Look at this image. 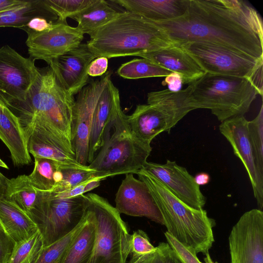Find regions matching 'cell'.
<instances>
[{
    "label": "cell",
    "mask_w": 263,
    "mask_h": 263,
    "mask_svg": "<svg viewBox=\"0 0 263 263\" xmlns=\"http://www.w3.org/2000/svg\"><path fill=\"white\" fill-rule=\"evenodd\" d=\"M154 22L175 45L206 42L263 59L261 19L242 1L190 0L182 16Z\"/></svg>",
    "instance_id": "1"
},
{
    "label": "cell",
    "mask_w": 263,
    "mask_h": 263,
    "mask_svg": "<svg viewBox=\"0 0 263 263\" xmlns=\"http://www.w3.org/2000/svg\"><path fill=\"white\" fill-rule=\"evenodd\" d=\"M39 76L25 99L17 100L3 94L6 103L18 118L23 128L34 123L43 124L72 147L74 96L49 65L39 68Z\"/></svg>",
    "instance_id": "2"
},
{
    "label": "cell",
    "mask_w": 263,
    "mask_h": 263,
    "mask_svg": "<svg viewBox=\"0 0 263 263\" xmlns=\"http://www.w3.org/2000/svg\"><path fill=\"white\" fill-rule=\"evenodd\" d=\"M89 36L86 44L96 58L139 57L175 45L153 21L126 11Z\"/></svg>",
    "instance_id": "3"
},
{
    "label": "cell",
    "mask_w": 263,
    "mask_h": 263,
    "mask_svg": "<svg viewBox=\"0 0 263 263\" xmlns=\"http://www.w3.org/2000/svg\"><path fill=\"white\" fill-rule=\"evenodd\" d=\"M136 174L148 187L170 234L196 253L209 252L215 242L214 219L206 210L193 208L175 196L167 187L143 169Z\"/></svg>",
    "instance_id": "4"
},
{
    "label": "cell",
    "mask_w": 263,
    "mask_h": 263,
    "mask_svg": "<svg viewBox=\"0 0 263 263\" xmlns=\"http://www.w3.org/2000/svg\"><path fill=\"white\" fill-rule=\"evenodd\" d=\"M190 84L191 100L195 109H210L221 122L244 116L259 95L252 81L244 77L205 72Z\"/></svg>",
    "instance_id": "5"
},
{
    "label": "cell",
    "mask_w": 263,
    "mask_h": 263,
    "mask_svg": "<svg viewBox=\"0 0 263 263\" xmlns=\"http://www.w3.org/2000/svg\"><path fill=\"white\" fill-rule=\"evenodd\" d=\"M152 150L132 133L121 106L108 125L104 143L88 167L108 177L141 170Z\"/></svg>",
    "instance_id": "6"
},
{
    "label": "cell",
    "mask_w": 263,
    "mask_h": 263,
    "mask_svg": "<svg viewBox=\"0 0 263 263\" xmlns=\"http://www.w3.org/2000/svg\"><path fill=\"white\" fill-rule=\"evenodd\" d=\"M191 90L189 84L177 92L165 89L149 92L147 104L137 105L134 111L127 116L132 133L149 144L161 133H169L179 121L195 109L191 100Z\"/></svg>",
    "instance_id": "7"
},
{
    "label": "cell",
    "mask_w": 263,
    "mask_h": 263,
    "mask_svg": "<svg viewBox=\"0 0 263 263\" xmlns=\"http://www.w3.org/2000/svg\"><path fill=\"white\" fill-rule=\"evenodd\" d=\"M90 205L87 195L70 198L57 197L52 191L37 190L33 208L28 214L41 233L43 247L64 237L82 220Z\"/></svg>",
    "instance_id": "8"
},
{
    "label": "cell",
    "mask_w": 263,
    "mask_h": 263,
    "mask_svg": "<svg viewBox=\"0 0 263 263\" xmlns=\"http://www.w3.org/2000/svg\"><path fill=\"white\" fill-rule=\"evenodd\" d=\"M96 217V234L87 263H126L130 254V236L120 213L104 198L86 194Z\"/></svg>",
    "instance_id": "9"
},
{
    "label": "cell",
    "mask_w": 263,
    "mask_h": 263,
    "mask_svg": "<svg viewBox=\"0 0 263 263\" xmlns=\"http://www.w3.org/2000/svg\"><path fill=\"white\" fill-rule=\"evenodd\" d=\"M180 46L205 72L249 78L262 96L263 59L206 42H190Z\"/></svg>",
    "instance_id": "10"
},
{
    "label": "cell",
    "mask_w": 263,
    "mask_h": 263,
    "mask_svg": "<svg viewBox=\"0 0 263 263\" xmlns=\"http://www.w3.org/2000/svg\"><path fill=\"white\" fill-rule=\"evenodd\" d=\"M111 73L106 72L101 78L91 80L77 95L73 112L72 147L77 161L88 163L89 140L94 111Z\"/></svg>",
    "instance_id": "11"
},
{
    "label": "cell",
    "mask_w": 263,
    "mask_h": 263,
    "mask_svg": "<svg viewBox=\"0 0 263 263\" xmlns=\"http://www.w3.org/2000/svg\"><path fill=\"white\" fill-rule=\"evenodd\" d=\"M27 33L26 45L29 58L42 60L49 65L54 60L78 47L84 34L77 27L56 21L48 30L37 32L26 25L19 28Z\"/></svg>",
    "instance_id": "12"
},
{
    "label": "cell",
    "mask_w": 263,
    "mask_h": 263,
    "mask_svg": "<svg viewBox=\"0 0 263 263\" xmlns=\"http://www.w3.org/2000/svg\"><path fill=\"white\" fill-rule=\"evenodd\" d=\"M231 263H263V212H245L228 238Z\"/></svg>",
    "instance_id": "13"
},
{
    "label": "cell",
    "mask_w": 263,
    "mask_h": 263,
    "mask_svg": "<svg viewBox=\"0 0 263 263\" xmlns=\"http://www.w3.org/2000/svg\"><path fill=\"white\" fill-rule=\"evenodd\" d=\"M39 74L34 61L8 45L0 48V91L5 96L25 100Z\"/></svg>",
    "instance_id": "14"
},
{
    "label": "cell",
    "mask_w": 263,
    "mask_h": 263,
    "mask_svg": "<svg viewBox=\"0 0 263 263\" xmlns=\"http://www.w3.org/2000/svg\"><path fill=\"white\" fill-rule=\"evenodd\" d=\"M248 121L244 116L226 120L219 126L220 133L231 145L234 155L241 161L248 173L258 209H263V175L257 169L251 144Z\"/></svg>",
    "instance_id": "15"
},
{
    "label": "cell",
    "mask_w": 263,
    "mask_h": 263,
    "mask_svg": "<svg viewBox=\"0 0 263 263\" xmlns=\"http://www.w3.org/2000/svg\"><path fill=\"white\" fill-rule=\"evenodd\" d=\"M23 129L28 152L34 158L53 160L64 168L90 169L77 161L72 147L52 129L34 123Z\"/></svg>",
    "instance_id": "16"
},
{
    "label": "cell",
    "mask_w": 263,
    "mask_h": 263,
    "mask_svg": "<svg viewBox=\"0 0 263 263\" xmlns=\"http://www.w3.org/2000/svg\"><path fill=\"white\" fill-rule=\"evenodd\" d=\"M142 169L161 182L190 206L196 209L204 206L206 198L200 186L195 183L194 177L186 168L175 161L167 159L164 164L147 161Z\"/></svg>",
    "instance_id": "17"
},
{
    "label": "cell",
    "mask_w": 263,
    "mask_h": 263,
    "mask_svg": "<svg viewBox=\"0 0 263 263\" xmlns=\"http://www.w3.org/2000/svg\"><path fill=\"white\" fill-rule=\"evenodd\" d=\"M115 208L120 213L145 217L163 225L162 216L146 184L132 173L125 174L115 198Z\"/></svg>",
    "instance_id": "18"
},
{
    "label": "cell",
    "mask_w": 263,
    "mask_h": 263,
    "mask_svg": "<svg viewBox=\"0 0 263 263\" xmlns=\"http://www.w3.org/2000/svg\"><path fill=\"white\" fill-rule=\"evenodd\" d=\"M96 58L87 44L81 43L78 47L54 60L48 65L65 88L74 96L89 83L88 68Z\"/></svg>",
    "instance_id": "19"
},
{
    "label": "cell",
    "mask_w": 263,
    "mask_h": 263,
    "mask_svg": "<svg viewBox=\"0 0 263 263\" xmlns=\"http://www.w3.org/2000/svg\"><path fill=\"white\" fill-rule=\"evenodd\" d=\"M120 107L119 90L110 79L100 96L94 111L89 140V164L102 146L107 127Z\"/></svg>",
    "instance_id": "20"
},
{
    "label": "cell",
    "mask_w": 263,
    "mask_h": 263,
    "mask_svg": "<svg viewBox=\"0 0 263 263\" xmlns=\"http://www.w3.org/2000/svg\"><path fill=\"white\" fill-rule=\"evenodd\" d=\"M0 140L9 151L14 166H21L31 163L26 139L20 120L8 107L1 91Z\"/></svg>",
    "instance_id": "21"
},
{
    "label": "cell",
    "mask_w": 263,
    "mask_h": 263,
    "mask_svg": "<svg viewBox=\"0 0 263 263\" xmlns=\"http://www.w3.org/2000/svg\"><path fill=\"white\" fill-rule=\"evenodd\" d=\"M139 57L148 59L160 67L179 74L183 84L191 83L201 77L204 71L180 45H173Z\"/></svg>",
    "instance_id": "22"
},
{
    "label": "cell",
    "mask_w": 263,
    "mask_h": 263,
    "mask_svg": "<svg viewBox=\"0 0 263 263\" xmlns=\"http://www.w3.org/2000/svg\"><path fill=\"white\" fill-rule=\"evenodd\" d=\"M190 0H114L128 11L154 22L173 20L182 16Z\"/></svg>",
    "instance_id": "23"
},
{
    "label": "cell",
    "mask_w": 263,
    "mask_h": 263,
    "mask_svg": "<svg viewBox=\"0 0 263 263\" xmlns=\"http://www.w3.org/2000/svg\"><path fill=\"white\" fill-rule=\"evenodd\" d=\"M34 17L43 18L52 23L58 18L45 0H25L19 5L0 11V27L18 29Z\"/></svg>",
    "instance_id": "24"
},
{
    "label": "cell",
    "mask_w": 263,
    "mask_h": 263,
    "mask_svg": "<svg viewBox=\"0 0 263 263\" xmlns=\"http://www.w3.org/2000/svg\"><path fill=\"white\" fill-rule=\"evenodd\" d=\"M0 221L16 243L28 238L38 230L25 212L5 198L0 199Z\"/></svg>",
    "instance_id": "25"
},
{
    "label": "cell",
    "mask_w": 263,
    "mask_h": 263,
    "mask_svg": "<svg viewBox=\"0 0 263 263\" xmlns=\"http://www.w3.org/2000/svg\"><path fill=\"white\" fill-rule=\"evenodd\" d=\"M120 12L116 11L107 1H95L81 11L69 16L78 22V29L84 34L89 35L118 16Z\"/></svg>",
    "instance_id": "26"
},
{
    "label": "cell",
    "mask_w": 263,
    "mask_h": 263,
    "mask_svg": "<svg viewBox=\"0 0 263 263\" xmlns=\"http://www.w3.org/2000/svg\"><path fill=\"white\" fill-rule=\"evenodd\" d=\"M96 227L95 215L89 206L86 222L68 248L62 263H87L94 247Z\"/></svg>",
    "instance_id": "27"
},
{
    "label": "cell",
    "mask_w": 263,
    "mask_h": 263,
    "mask_svg": "<svg viewBox=\"0 0 263 263\" xmlns=\"http://www.w3.org/2000/svg\"><path fill=\"white\" fill-rule=\"evenodd\" d=\"M63 168L60 164L53 160L34 158L33 170L28 176L34 188L42 191H50L62 181Z\"/></svg>",
    "instance_id": "28"
},
{
    "label": "cell",
    "mask_w": 263,
    "mask_h": 263,
    "mask_svg": "<svg viewBox=\"0 0 263 263\" xmlns=\"http://www.w3.org/2000/svg\"><path fill=\"white\" fill-rule=\"evenodd\" d=\"M37 195V190L32 185L28 175H19L8 179L5 198L27 214L33 208Z\"/></svg>",
    "instance_id": "29"
},
{
    "label": "cell",
    "mask_w": 263,
    "mask_h": 263,
    "mask_svg": "<svg viewBox=\"0 0 263 263\" xmlns=\"http://www.w3.org/2000/svg\"><path fill=\"white\" fill-rule=\"evenodd\" d=\"M118 74L126 79H139L151 77H166L173 73L151 61L144 59H135L122 64L117 70Z\"/></svg>",
    "instance_id": "30"
},
{
    "label": "cell",
    "mask_w": 263,
    "mask_h": 263,
    "mask_svg": "<svg viewBox=\"0 0 263 263\" xmlns=\"http://www.w3.org/2000/svg\"><path fill=\"white\" fill-rule=\"evenodd\" d=\"M86 221V213L82 220L67 235L43 247L35 263H62L67 250Z\"/></svg>",
    "instance_id": "31"
},
{
    "label": "cell",
    "mask_w": 263,
    "mask_h": 263,
    "mask_svg": "<svg viewBox=\"0 0 263 263\" xmlns=\"http://www.w3.org/2000/svg\"><path fill=\"white\" fill-rule=\"evenodd\" d=\"M39 230L28 238L16 243L8 263H35L43 248Z\"/></svg>",
    "instance_id": "32"
},
{
    "label": "cell",
    "mask_w": 263,
    "mask_h": 263,
    "mask_svg": "<svg viewBox=\"0 0 263 263\" xmlns=\"http://www.w3.org/2000/svg\"><path fill=\"white\" fill-rule=\"evenodd\" d=\"M249 138L253 149L256 165L259 173L263 175V105L256 117L248 121Z\"/></svg>",
    "instance_id": "33"
},
{
    "label": "cell",
    "mask_w": 263,
    "mask_h": 263,
    "mask_svg": "<svg viewBox=\"0 0 263 263\" xmlns=\"http://www.w3.org/2000/svg\"><path fill=\"white\" fill-rule=\"evenodd\" d=\"M62 181L52 191L61 192L70 190L91 179L102 177L105 179L108 176L95 170L63 168Z\"/></svg>",
    "instance_id": "34"
},
{
    "label": "cell",
    "mask_w": 263,
    "mask_h": 263,
    "mask_svg": "<svg viewBox=\"0 0 263 263\" xmlns=\"http://www.w3.org/2000/svg\"><path fill=\"white\" fill-rule=\"evenodd\" d=\"M95 0H45L47 5L57 16V21L66 23V18L84 9Z\"/></svg>",
    "instance_id": "35"
},
{
    "label": "cell",
    "mask_w": 263,
    "mask_h": 263,
    "mask_svg": "<svg viewBox=\"0 0 263 263\" xmlns=\"http://www.w3.org/2000/svg\"><path fill=\"white\" fill-rule=\"evenodd\" d=\"M128 263H181L167 242H161L153 252L138 256H132Z\"/></svg>",
    "instance_id": "36"
},
{
    "label": "cell",
    "mask_w": 263,
    "mask_h": 263,
    "mask_svg": "<svg viewBox=\"0 0 263 263\" xmlns=\"http://www.w3.org/2000/svg\"><path fill=\"white\" fill-rule=\"evenodd\" d=\"M164 236L181 263H201L194 249L181 243L166 231Z\"/></svg>",
    "instance_id": "37"
},
{
    "label": "cell",
    "mask_w": 263,
    "mask_h": 263,
    "mask_svg": "<svg viewBox=\"0 0 263 263\" xmlns=\"http://www.w3.org/2000/svg\"><path fill=\"white\" fill-rule=\"evenodd\" d=\"M130 254L138 256L154 252L156 249L150 242L146 233L141 230L134 231L130 236Z\"/></svg>",
    "instance_id": "38"
},
{
    "label": "cell",
    "mask_w": 263,
    "mask_h": 263,
    "mask_svg": "<svg viewBox=\"0 0 263 263\" xmlns=\"http://www.w3.org/2000/svg\"><path fill=\"white\" fill-rule=\"evenodd\" d=\"M104 179V178L102 177L95 178L65 191L61 192L52 191L54 193L57 197L60 198H70L76 197L85 194V193L97 187L100 185L101 181Z\"/></svg>",
    "instance_id": "39"
},
{
    "label": "cell",
    "mask_w": 263,
    "mask_h": 263,
    "mask_svg": "<svg viewBox=\"0 0 263 263\" xmlns=\"http://www.w3.org/2000/svg\"><path fill=\"white\" fill-rule=\"evenodd\" d=\"M15 244L0 221V263H8Z\"/></svg>",
    "instance_id": "40"
},
{
    "label": "cell",
    "mask_w": 263,
    "mask_h": 263,
    "mask_svg": "<svg viewBox=\"0 0 263 263\" xmlns=\"http://www.w3.org/2000/svg\"><path fill=\"white\" fill-rule=\"evenodd\" d=\"M108 66V59L105 57H98L89 64L88 68L89 76L95 77L102 76L106 73Z\"/></svg>",
    "instance_id": "41"
},
{
    "label": "cell",
    "mask_w": 263,
    "mask_h": 263,
    "mask_svg": "<svg viewBox=\"0 0 263 263\" xmlns=\"http://www.w3.org/2000/svg\"><path fill=\"white\" fill-rule=\"evenodd\" d=\"M164 84H167L168 90L172 92H177L181 89L183 81L181 76L175 72H173L165 77Z\"/></svg>",
    "instance_id": "42"
},
{
    "label": "cell",
    "mask_w": 263,
    "mask_h": 263,
    "mask_svg": "<svg viewBox=\"0 0 263 263\" xmlns=\"http://www.w3.org/2000/svg\"><path fill=\"white\" fill-rule=\"evenodd\" d=\"M52 23H49L46 19L41 17H34L31 19L26 26L37 32H41L50 28Z\"/></svg>",
    "instance_id": "43"
},
{
    "label": "cell",
    "mask_w": 263,
    "mask_h": 263,
    "mask_svg": "<svg viewBox=\"0 0 263 263\" xmlns=\"http://www.w3.org/2000/svg\"><path fill=\"white\" fill-rule=\"evenodd\" d=\"M211 177L210 175L205 172H200L196 175L194 177L195 183L200 185H204L209 183Z\"/></svg>",
    "instance_id": "44"
},
{
    "label": "cell",
    "mask_w": 263,
    "mask_h": 263,
    "mask_svg": "<svg viewBox=\"0 0 263 263\" xmlns=\"http://www.w3.org/2000/svg\"><path fill=\"white\" fill-rule=\"evenodd\" d=\"M25 0H0V11L22 4Z\"/></svg>",
    "instance_id": "45"
},
{
    "label": "cell",
    "mask_w": 263,
    "mask_h": 263,
    "mask_svg": "<svg viewBox=\"0 0 263 263\" xmlns=\"http://www.w3.org/2000/svg\"><path fill=\"white\" fill-rule=\"evenodd\" d=\"M8 179L0 172V199L5 198Z\"/></svg>",
    "instance_id": "46"
},
{
    "label": "cell",
    "mask_w": 263,
    "mask_h": 263,
    "mask_svg": "<svg viewBox=\"0 0 263 263\" xmlns=\"http://www.w3.org/2000/svg\"><path fill=\"white\" fill-rule=\"evenodd\" d=\"M204 261L205 263H218L216 261H214L213 259L211 258L209 252L205 254V257H204Z\"/></svg>",
    "instance_id": "47"
}]
</instances>
